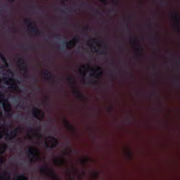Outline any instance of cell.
Returning <instances> with one entry per match:
<instances>
[{"label": "cell", "mask_w": 180, "mask_h": 180, "mask_svg": "<svg viewBox=\"0 0 180 180\" xmlns=\"http://www.w3.org/2000/svg\"><path fill=\"white\" fill-rule=\"evenodd\" d=\"M88 45L91 51L95 54H103L106 51L103 42L98 39H90L88 41Z\"/></svg>", "instance_id": "1"}, {"label": "cell", "mask_w": 180, "mask_h": 180, "mask_svg": "<svg viewBox=\"0 0 180 180\" xmlns=\"http://www.w3.org/2000/svg\"><path fill=\"white\" fill-rule=\"evenodd\" d=\"M130 45L134 53L137 56H142L143 55L144 49L140 40L135 35H132L130 39Z\"/></svg>", "instance_id": "2"}, {"label": "cell", "mask_w": 180, "mask_h": 180, "mask_svg": "<svg viewBox=\"0 0 180 180\" xmlns=\"http://www.w3.org/2000/svg\"><path fill=\"white\" fill-rule=\"evenodd\" d=\"M168 18L170 19L171 25L175 32L178 33L180 32V13L173 10L168 14Z\"/></svg>", "instance_id": "3"}, {"label": "cell", "mask_w": 180, "mask_h": 180, "mask_svg": "<svg viewBox=\"0 0 180 180\" xmlns=\"http://www.w3.org/2000/svg\"><path fill=\"white\" fill-rule=\"evenodd\" d=\"M25 23L27 25V29L29 33L32 35H38L39 30L35 22L29 19H25Z\"/></svg>", "instance_id": "4"}, {"label": "cell", "mask_w": 180, "mask_h": 180, "mask_svg": "<svg viewBox=\"0 0 180 180\" xmlns=\"http://www.w3.org/2000/svg\"><path fill=\"white\" fill-rule=\"evenodd\" d=\"M17 65L21 74L24 78L28 77L29 73L27 64L22 58H19L17 60Z\"/></svg>", "instance_id": "5"}, {"label": "cell", "mask_w": 180, "mask_h": 180, "mask_svg": "<svg viewBox=\"0 0 180 180\" xmlns=\"http://www.w3.org/2000/svg\"><path fill=\"white\" fill-rule=\"evenodd\" d=\"M90 74L92 77L95 78H99L102 76L103 70L98 66H95L90 69Z\"/></svg>", "instance_id": "6"}, {"label": "cell", "mask_w": 180, "mask_h": 180, "mask_svg": "<svg viewBox=\"0 0 180 180\" xmlns=\"http://www.w3.org/2000/svg\"><path fill=\"white\" fill-rule=\"evenodd\" d=\"M45 145L49 148H55L58 145L59 141L56 138L52 136H48L45 139Z\"/></svg>", "instance_id": "7"}, {"label": "cell", "mask_w": 180, "mask_h": 180, "mask_svg": "<svg viewBox=\"0 0 180 180\" xmlns=\"http://www.w3.org/2000/svg\"><path fill=\"white\" fill-rule=\"evenodd\" d=\"M41 172L47 177L53 178L54 180H59V178H58L57 175H56V174L54 173V171L52 170L51 169H50L48 167H42L41 169Z\"/></svg>", "instance_id": "8"}, {"label": "cell", "mask_w": 180, "mask_h": 180, "mask_svg": "<svg viewBox=\"0 0 180 180\" xmlns=\"http://www.w3.org/2000/svg\"><path fill=\"white\" fill-rule=\"evenodd\" d=\"M32 112L34 117L38 120H42L45 117V113L44 111L41 110L40 109H38L37 107H34L32 109Z\"/></svg>", "instance_id": "9"}, {"label": "cell", "mask_w": 180, "mask_h": 180, "mask_svg": "<svg viewBox=\"0 0 180 180\" xmlns=\"http://www.w3.org/2000/svg\"><path fill=\"white\" fill-rule=\"evenodd\" d=\"M90 69L91 68L89 65H82L79 68V72L82 76H85L87 75L89 71H90Z\"/></svg>", "instance_id": "10"}, {"label": "cell", "mask_w": 180, "mask_h": 180, "mask_svg": "<svg viewBox=\"0 0 180 180\" xmlns=\"http://www.w3.org/2000/svg\"><path fill=\"white\" fill-rule=\"evenodd\" d=\"M79 41V37L78 36H76L74 37L72 39L67 42V44H66V47L67 49H71L73 48L74 47H75L76 44Z\"/></svg>", "instance_id": "11"}, {"label": "cell", "mask_w": 180, "mask_h": 180, "mask_svg": "<svg viewBox=\"0 0 180 180\" xmlns=\"http://www.w3.org/2000/svg\"><path fill=\"white\" fill-rule=\"evenodd\" d=\"M53 163L57 167H62L65 164L66 160L62 157H56L53 159Z\"/></svg>", "instance_id": "12"}, {"label": "cell", "mask_w": 180, "mask_h": 180, "mask_svg": "<svg viewBox=\"0 0 180 180\" xmlns=\"http://www.w3.org/2000/svg\"><path fill=\"white\" fill-rule=\"evenodd\" d=\"M123 153L124 156L128 159V160H131L133 158V154H132V151L130 147L129 146L124 147L123 149Z\"/></svg>", "instance_id": "13"}, {"label": "cell", "mask_w": 180, "mask_h": 180, "mask_svg": "<svg viewBox=\"0 0 180 180\" xmlns=\"http://www.w3.org/2000/svg\"><path fill=\"white\" fill-rule=\"evenodd\" d=\"M72 92L73 93V95L75 96L76 98H78L80 100H82L84 98L83 96L82 95L80 91L79 90L78 88L77 87H72Z\"/></svg>", "instance_id": "14"}, {"label": "cell", "mask_w": 180, "mask_h": 180, "mask_svg": "<svg viewBox=\"0 0 180 180\" xmlns=\"http://www.w3.org/2000/svg\"><path fill=\"white\" fill-rule=\"evenodd\" d=\"M63 123L66 129H67V130H69L70 132H73L75 130V127L73 126L71 124H70V122L68 121L67 119H63Z\"/></svg>", "instance_id": "15"}, {"label": "cell", "mask_w": 180, "mask_h": 180, "mask_svg": "<svg viewBox=\"0 0 180 180\" xmlns=\"http://www.w3.org/2000/svg\"><path fill=\"white\" fill-rule=\"evenodd\" d=\"M29 152L31 155L34 157L38 156L40 154L38 149L35 146L30 147L29 149Z\"/></svg>", "instance_id": "16"}, {"label": "cell", "mask_w": 180, "mask_h": 180, "mask_svg": "<svg viewBox=\"0 0 180 180\" xmlns=\"http://www.w3.org/2000/svg\"><path fill=\"white\" fill-rule=\"evenodd\" d=\"M42 75L45 80H50L52 79L51 73L47 69H44L42 71Z\"/></svg>", "instance_id": "17"}, {"label": "cell", "mask_w": 180, "mask_h": 180, "mask_svg": "<svg viewBox=\"0 0 180 180\" xmlns=\"http://www.w3.org/2000/svg\"><path fill=\"white\" fill-rule=\"evenodd\" d=\"M17 130H14L10 132H8L6 131L5 133V137L7 140H12L14 139L17 135Z\"/></svg>", "instance_id": "18"}, {"label": "cell", "mask_w": 180, "mask_h": 180, "mask_svg": "<svg viewBox=\"0 0 180 180\" xmlns=\"http://www.w3.org/2000/svg\"><path fill=\"white\" fill-rule=\"evenodd\" d=\"M3 80L5 84L10 85V86L17 85L16 81L14 79L11 78H4Z\"/></svg>", "instance_id": "19"}, {"label": "cell", "mask_w": 180, "mask_h": 180, "mask_svg": "<svg viewBox=\"0 0 180 180\" xmlns=\"http://www.w3.org/2000/svg\"><path fill=\"white\" fill-rule=\"evenodd\" d=\"M2 105H3V107L4 110L6 112H10L11 110V106L10 105V103L7 100H4L2 102Z\"/></svg>", "instance_id": "20"}, {"label": "cell", "mask_w": 180, "mask_h": 180, "mask_svg": "<svg viewBox=\"0 0 180 180\" xmlns=\"http://www.w3.org/2000/svg\"><path fill=\"white\" fill-rule=\"evenodd\" d=\"M10 178V174L7 171H2L0 174V180H9Z\"/></svg>", "instance_id": "21"}, {"label": "cell", "mask_w": 180, "mask_h": 180, "mask_svg": "<svg viewBox=\"0 0 180 180\" xmlns=\"http://www.w3.org/2000/svg\"><path fill=\"white\" fill-rule=\"evenodd\" d=\"M8 89L11 92L14 93H19L21 92L20 89L19 88L18 86L15 85L11 86L8 88Z\"/></svg>", "instance_id": "22"}, {"label": "cell", "mask_w": 180, "mask_h": 180, "mask_svg": "<svg viewBox=\"0 0 180 180\" xmlns=\"http://www.w3.org/2000/svg\"><path fill=\"white\" fill-rule=\"evenodd\" d=\"M7 145L5 143H1L0 144V154H2L7 150Z\"/></svg>", "instance_id": "23"}, {"label": "cell", "mask_w": 180, "mask_h": 180, "mask_svg": "<svg viewBox=\"0 0 180 180\" xmlns=\"http://www.w3.org/2000/svg\"><path fill=\"white\" fill-rule=\"evenodd\" d=\"M1 130V131H0V132H1V136H0V137H1V139H2L3 135H4L5 133H6V131H5L4 127L3 126L1 127V130Z\"/></svg>", "instance_id": "24"}, {"label": "cell", "mask_w": 180, "mask_h": 180, "mask_svg": "<svg viewBox=\"0 0 180 180\" xmlns=\"http://www.w3.org/2000/svg\"><path fill=\"white\" fill-rule=\"evenodd\" d=\"M17 180H28L27 177L24 176V175H20L17 178Z\"/></svg>", "instance_id": "25"}, {"label": "cell", "mask_w": 180, "mask_h": 180, "mask_svg": "<svg viewBox=\"0 0 180 180\" xmlns=\"http://www.w3.org/2000/svg\"><path fill=\"white\" fill-rule=\"evenodd\" d=\"M1 59H2V60L4 62L5 61V64H6V65L7 66H8V63H7V62L6 61V60H5V58L4 57H3V56H2V54L1 55Z\"/></svg>", "instance_id": "26"}, {"label": "cell", "mask_w": 180, "mask_h": 180, "mask_svg": "<svg viewBox=\"0 0 180 180\" xmlns=\"http://www.w3.org/2000/svg\"><path fill=\"white\" fill-rule=\"evenodd\" d=\"M72 180V179L71 178H70V177H69V178H68V179H67V180Z\"/></svg>", "instance_id": "27"}]
</instances>
